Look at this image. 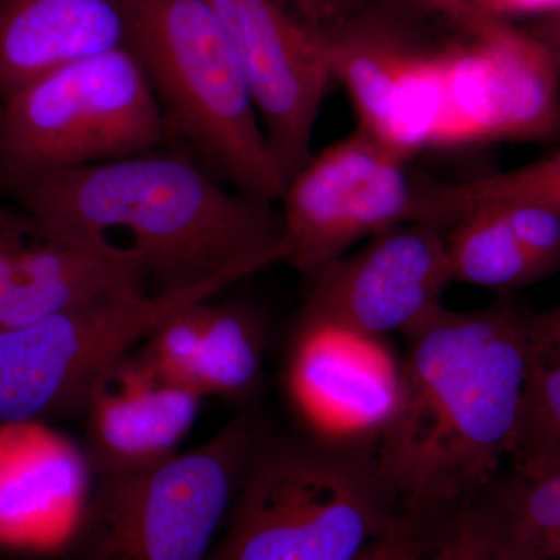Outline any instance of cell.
I'll return each mask as SVG.
<instances>
[{
    "label": "cell",
    "instance_id": "cell-1",
    "mask_svg": "<svg viewBox=\"0 0 560 560\" xmlns=\"http://www.w3.org/2000/svg\"><path fill=\"white\" fill-rule=\"evenodd\" d=\"M533 311L511 300L441 304L404 335L399 401L375 456L408 522L434 534L510 459L529 368Z\"/></svg>",
    "mask_w": 560,
    "mask_h": 560
},
{
    "label": "cell",
    "instance_id": "cell-2",
    "mask_svg": "<svg viewBox=\"0 0 560 560\" xmlns=\"http://www.w3.org/2000/svg\"><path fill=\"white\" fill-rule=\"evenodd\" d=\"M3 186L46 230L131 250L153 291L194 289L213 279L238 282L285 265L280 210L221 186L173 143Z\"/></svg>",
    "mask_w": 560,
    "mask_h": 560
},
{
    "label": "cell",
    "instance_id": "cell-3",
    "mask_svg": "<svg viewBox=\"0 0 560 560\" xmlns=\"http://www.w3.org/2000/svg\"><path fill=\"white\" fill-rule=\"evenodd\" d=\"M408 522L375 447L264 434L210 560H359Z\"/></svg>",
    "mask_w": 560,
    "mask_h": 560
},
{
    "label": "cell",
    "instance_id": "cell-4",
    "mask_svg": "<svg viewBox=\"0 0 560 560\" xmlns=\"http://www.w3.org/2000/svg\"><path fill=\"white\" fill-rule=\"evenodd\" d=\"M125 5L127 49L149 79L168 143L246 197L279 202L287 179L217 14L205 0H125Z\"/></svg>",
    "mask_w": 560,
    "mask_h": 560
},
{
    "label": "cell",
    "instance_id": "cell-5",
    "mask_svg": "<svg viewBox=\"0 0 560 560\" xmlns=\"http://www.w3.org/2000/svg\"><path fill=\"white\" fill-rule=\"evenodd\" d=\"M268 430L250 405L205 444L160 466L95 478L69 541L81 560H210Z\"/></svg>",
    "mask_w": 560,
    "mask_h": 560
},
{
    "label": "cell",
    "instance_id": "cell-6",
    "mask_svg": "<svg viewBox=\"0 0 560 560\" xmlns=\"http://www.w3.org/2000/svg\"><path fill=\"white\" fill-rule=\"evenodd\" d=\"M160 105L131 50L51 70L0 101V179L75 171L167 145Z\"/></svg>",
    "mask_w": 560,
    "mask_h": 560
},
{
    "label": "cell",
    "instance_id": "cell-7",
    "mask_svg": "<svg viewBox=\"0 0 560 560\" xmlns=\"http://www.w3.org/2000/svg\"><path fill=\"white\" fill-rule=\"evenodd\" d=\"M235 283L124 290L27 326L0 329V425L80 416L106 368L190 304Z\"/></svg>",
    "mask_w": 560,
    "mask_h": 560
},
{
    "label": "cell",
    "instance_id": "cell-8",
    "mask_svg": "<svg viewBox=\"0 0 560 560\" xmlns=\"http://www.w3.org/2000/svg\"><path fill=\"white\" fill-rule=\"evenodd\" d=\"M444 101L431 147L560 138V68L529 32L497 18L442 49Z\"/></svg>",
    "mask_w": 560,
    "mask_h": 560
},
{
    "label": "cell",
    "instance_id": "cell-9",
    "mask_svg": "<svg viewBox=\"0 0 560 560\" xmlns=\"http://www.w3.org/2000/svg\"><path fill=\"white\" fill-rule=\"evenodd\" d=\"M407 156L359 130L312 154L280 198L287 259L316 278L363 238L408 223Z\"/></svg>",
    "mask_w": 560,
    "mask_h": 560
},
{
    "label": "cell",
    "instance_id": "cell-10",
    "mask_svg": "<svg viewBox=\"0 0 560 560\" xmlns=\"http://www.w3.org/2000/svg\"><path fill=\"white\" fill-rule=\"evenodd\" d=\"M237 54L287 184L312 158L331 70L323 31L298 0H205Z\"/></svg>",
    "mask_w": 560,
    "mask_h": 560
},
{
    "label": "cell",
    "instance_id": "cell-11",
    "mask_svg": "<svg viewBox=\"0 0 560 560\" xmlns=\"http://www.w3.org/2000/svg\"><path fill=\"white\" fill-rule=\"evenodd\" d=\"M400 382L401 360L386 338L298 313L283 386L304 434L375 447L396 411Z\"/></svg>",
    "mask_w": 560,
    "mask_h": 560
},
{
    "label": "cell",
    "instance_id": "cell-12",
    "mask_svg": "<svg viewBox=\"0 0 560 560\" xmlns=\"http://www.w3.org/2000/svg\"><path fill=\"white\" fill-rule=\"evenodd\" d=\"M452 282L447 232L399 224L313 278L300 315L374 337L405 335L440 307Z\"/></svg>",
    "mask_w": 560,
    "mask_h": 560
},
{
    "label": "cell",
    "instance_id": "cell-13",
    "mask_svg": "<svg viewBox=\"0 0 560 560\" xmlns=\"http://www.w3.org/2000/svg\"><path fill=\"white\" fill-rule=\"evenodd\" d=\"M205 397L167 377L138 348L98 375L81 408L92 477L135 474L178 455Z\"/></svg>",
    "mask_w": 560,
    "mask_h": 560
},
{
    "label": "cell",
    "instance_id": "cell-14",
    "mask_svg": "<svg viewBox=\"0 0 560 560\" xmlns=\"http://www.w3.org/2000/svg\"><path fill=\"white\" fill-rule=\"evenodd\" d=\"M83 451L40 422L0 425V544L70 540L90 493Z\"/></svg>",
    "mask_w": 560,
    "mask_h": 560
},
{
    "label": "cell",
    "instance_id": "cell-15",
    "mask_svg": "<svg viewBox=\"0 0 560 560\" xmlns=\"http://www.w3.org/2000/svg\"><path fill=\"white\" fill-rule=\"evenodd\" d=\"M124 290L153 291L136 254L36 223L0 311V329L27 326Z\"/></svg>",
    "mask_w": 560,
    "mask_h": 560
},
{
    "label": "cell",
    "instance_id": "cell-16",
    "mask_svg": "<svg viewBox=\"0 0 560 560\" xmlns=\"http://www.w3.org/2000/svg\"><path fill=\"white\" fill-rule=\"evenodd\" d=\"M127 44L125 0H0V101L51 70Z\"/></svg>",
    "mask_w": 560,
    "mask_h": 560
},
{
    "label": "cell",
    "instance_id": "cell-17",
    "mask_svg": "<svg viewBox=\"0 0 560 560\" xmlns=\"http://www.w3.org/2000/svg\"><path fill=\"white\" fill-rule=\"evenodd\" d=\"M422 16L393 0H368L341 20L323 25L331 77L348 92L359 130L386 143L394 102L405 73L420 55L412 31Z\"/></svg>",
    "mask_w": 560,
    "mask_h": 560
},
{
    "label": "cell",
    "instance_id": "cell-18",
    "mask_svg": "<svg viewBox=\"0 0 560 560\" xmlns=\"http://www.w3.org/2000/svg\"><path fill=\"white\" fill-rule=\"evenodd\" d=\"M529 205L560 215V150L512 171L460 183L415 178L408 223L448 232L477 210Z\"/></svg>",
    "mask_w": 560,
    "mask_h": 560
},
{
    "label": "cell",
    "instance_id": "cell-19",
    "mask_svg": "<svg viewBox=\"0 0 560 560\" xmlns=\"http://www.w3.org/2000/svg\"><path fill=\"white\" fill-rule=\"evenodd\" d=\"M267 341V323L253 305L209 301L191 386L205 399L250 407L264 385Z\"/></svg>",
    "mask_w": 560,
    "mask_h": 560
},
{
    "label": "cell",
    "instance_id": "cell-20",
    "mask_svg": "<svg viewBox=\"0 0 560 560\" xmlns=\"http://www.w3.org/2000/svg\"><path fill=\"white\" fill-rule=\"evenodd\" d=\"M470 501L504 560H560V471H501Z\"/></svg>",
    "mask_w": 560,
    "mask_h": 560
},
{
    "label": "cell",
    "instance_id": "cell-21",
    "mask_svg": "<svg viewBox=\"0 0 560 560\" xmlns=\"http://www.w3.org/2000/svg\"><path fill=\"white\" fill-rule=\"evenodd\" d=\"M447 253L453 282L504 293L548 278L499 208L477 210L455 224L447 232Z\"/></svg>",
    "mask_w": 560,
    "mask_h": 560
},
{
    "label": "cell",
    "instance_id": "cell-22",
    "mask_svg": "<svg viewBox=\"0 0 560 560\" xmlns=\"http://www.w3.org/2000/svg\"><path fill=\"white\" fill-rule=\"evenodd\" d=\"M523 478L560 471V368L529 363L521 418L510 455Z\"/></svg>",
    "mask_w": 560,
    "mask_h": 560
},
{
    "label": "cell",
    "instance_id": "cell-23",
    "mask_svg": "<svg viewBox=\"0 0 560 560\" xmlns=\"http://www.w3.org/2000/svg\"><path fill=\"white\" fill-rule=\"evenodd\" d=\"M415 560H504L474 504L467 501Z\"/></svg>",
    "mask_w": 560,
    "mask_h": 560
},
{
    "label": "cell",
    "instance_id": "cell-24",
    "mask_svg": "<svg viewBox=\"0 0 560 560\" xmlns=\"http://www.w3.org/2000/svg\"><path fill=\"white\" fill-rule=\"evenodd\" d=\"M490 209V208H489ZM523 249L530 259L551 276L560 267V215L539 206L512 205L501 206Z\"/></svg>",
    "mask_w": 560,
    "mask_h": 560
},
{
    "label": "cell",
    "instance_id": "cell-25",
    "mask_svg": "<svg viewBox=\"0 0 560 560\" xmlns=\"http://www.w3.org/2000/svg\"><path fill=\"white\" fill-rule=\"evenodd\" d=\"M419 14H433L452 24L469 38L488 22L497 20L493 0H393Z\"/></svg>",
    "mask_w": 560,
    "mask_h": 560
},
{
    "label": "cell",
    "instance_id": "cell-26",
    "mask_svg": "<svg viewBox=\"0 0 560 560\" xmlns=\"http://www.w3.org/2000/svg\"><path fill=\"white\" fill-rule=\"evenodd\" d=\"M35 226V220L22 210L13 212L0 206V311L9 298L22 250L31 241Z\"/></svg>",
    "mask_w": 560,
    "mask_h": 560
},
{
    "label": "cell",
    "instance_id": "cell-27",
    "mask_svg": "<svg viewBox=\"0 0 560 560\" xmlns=\"http://www.w3.org/2000/svg\"><path fill=\"white\" fill-rule=\"evenodd\" d=\"M433 534L411 522H405L393 533L374 541L359 560H415L429 547Z\"/></svg>",
    "mask_w": 560,
    "mask_h": 560
},
{
    "label": "cell",
    "instance_id": "cell-28",
    "mask_svg": "<svg viewBox=\"0 0 560 560\" xmlns=\"http://www.w3.org/2000/svg\"><path fill=\"white\" fill-rule=\"evenodd\" d=\"M529 363L560 368V301L547 312H533Z\"/></svg>",
    "mask_w": 560,
    "mask_h": 560
},
{
    "label": "cell",
    "instance_id": "cell-29",
    "mask_svg": "<svg viewBox=\"0 0 560 560\" xmlns=\"http://www.w3.org/2000/svg\"><path fill=\"white\" fill-rule=\"evenodd\" d=\"M298 2L311 20L323 27L359 10L368 0H298Z\"/></svg>",
    "mask_w": 560,
    "mask_h": 560
},
{
    "label": "cell",
    "instance_id": "cell-30",
    "mask_svg": "<svg viewBox=\"0 0 560 560\" xmlns=\"http://www.w3.org/2000/svg\"><path fill=\"white\" fill-rule=\"evenodd\" d=\"M497 16H514V14H552L560 11V0H493Z\"/></svg>",
    "mask_w": 560,
    "mask_h": 560
},
{
    "label": "cell",
    "instance_id": "cell-31",
    "mask_svg": "<svg viewBox=\"0 0 560 560\" xmlns=\"http://www.w3.org/2000/svg\"><path fill=\"white\" fill-rule=\"evenodd\" d=\"M529 33L550 50L560 68V11L548 14L536 27L530 28Z\"/></svg>",
    "mask_w": 560,
    "mask_h": 560
}]
</instances>
